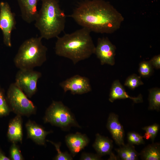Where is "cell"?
<instances>
[{
    "label": "cell",
    "mask_w": 160,
    "mask_h": 160,
    "mask_svg": "<svg viewBox=\"0 0 160 160\" xmlns=\"http://www.w3.org/2000/svg\"><path fill=\"white\" fill-rule=\"evenodd\" d=\"M79 25L91 32L112 33L124 20L113 6L103 0H86L80 3L70 15Z\"/></svg>",
    "instance_id": "6da1fadb"
},
{
    "label": "cell",
    "mask_w": 160,
    "mask_h": 160,
    "mask_svg": "<svg viewBox=\"0 0 160 160\" xmlns=\"http://www.w3.org/2000/svg\"><path fill=\"white\" fill-rule=\"evenodd\" d=\"M91 32L83 27L71 33L58 36L55 46L56 54L70 59L74 64L89 58L94 54L95 47Z\"/></svg>",
    "instance_id": "7a4b0ae2"
},
{
    "label": "cell",
    "mask_w": 160,
    "mask_h": 160,
    "mask_svg": "<svg viewBox=\"0 0 160 160\" xmlns=\"http://www.w3.org/2000/svg\"><path fill=\"white\" fill-rule=\"evenodd\" d=\"M35 25L40 36L48 40L58 36L64 30L66 16L57 0H42Z\"/></svg>",
    "instance_id": "3957f363"
},
{
    "label": "cell",
    "mask_w": 160,
    "mask_h": 160,
    "mask_svg": "<svg viewBox=\"0 0 160 160\" xmlns=\"http://www.w3.org/2000/svg\"><path fill=\"white\" fill-rule=\"evenodd\" d=\"M42 38L33 37L24 41L14 59L15 66L19 69H33L41 66L47 59V48L42 42Z\"/></svg>",
    "instance_id": "277c9868"
},
{
    "label": "cell",
    "mask_w": 160,
    "mask_h": 160,
    "mask_svg": "<svg viewBox=\"0 0 160 160\" xmlns=\"http://www.w3.org/2000/svg\"><path fill=\"white\" fill-rule=\"evenodd\" d=\"M43 119L45 123H49L64 131L72 127L81 128L70 109L61 101H53L47 109Z\"/></svg>",
    "instance_id": "5b68a950"
},
{
    "label": "cell",
    "mask_w": 160,
    "mask_h": 160,
    "mask_svg": "<svg viewBox=\"0 0 160 160\" xmlns=\"http://www.w3.org/2000/svg\"><path fill=\"white\" fill-rule=\"evenodd\" d=\"M6 97L11 111L16 115L29 116L36 113V106L15 83L10 85Z\"/></svg>",
    "instance_id": "8992f818"
},
{
    "label": "cell",
    "mask_w": 160,
    "mask_h": 160,
    "mask_svg": "<svg viewBox=\"0 0 160 160\" xmlns=\"http://www.w3.org/2000/svg\"><path fill=\"white\" fill-rule=\"evenodd\" d=\"M41 73L33 69H19L17 73L15 83L29 98L37 91V83Z\"/></svg>",
    "instance_id": "52a82bcc"
},
{
    "label": "cell",
    "mask_w": 160,
    "mask_h": 160,
    "mask_svg": "<svg viewBox=\"0 0 160 160\" xmlns=\"http://www.w3.org/2000/svg\"><path fill=\"white\" fill-rule=\"evenodd\" d=\"M15 14L12 11L9 3L5 1L0 2V29L3 36V42L7 47L12 46V33L16 27Z\"/></svg>",
    "instance_id": "ba28073f"
},
{
    "label": "cell",
    "mask_w": 160,
    "mask_h": 160,
    "mask_svg": "<svg viewBox=\"0 0 160 160\" xmlns=\"http://www.w3.org/2000/svg\"><path fill=\"white\" fill-rule=\"evenodd\" d=\"M60 86L66 92L70 91L73 95H81L92 90L89 79L79 75H75L60 83Z\"/></svg>",
    "instance_id": "9c48e42d"
},
{
    "label": "cell",
    "mask_w": 160,
    "mask_h": 160,
    "mask_svg": "<svg viewBox=\"0 0 160 160\" xmlns=\"http://www.w3.org/2000/svg\"><path fill=\"white\" fill-rule=\"evenodd\" d=\"M116 49L115 46L108 37L99 38L94 54L100 60L101 65L107 64L113 65L115 63Z\"/></svg>",
    "instance_id": "30bf717a"
},
{
    "label": "cell",
    "mask_w": 160,
    "mask_h": 160,
    "mask_svg": "<svg viewBox=\"0 0 160 160\" xmlns=\"http://www.w3.org/2000/svg\"><path fill=\"white\" fill-rule=\"evenodd\" d=\"M89 141L86 135L79 132L68 134L65 137V143L73 157L84 149Z\"/></svg>",
    "instance_id": "8fae6325"
},
{
    "label": "cell",
    "mask_w": 160,
    "mask_h": 160,
    "mask_svg": "<svg viewBox=\"0 0 160 160\" xmlns=\"http://www.w3.org/2000/svg\"><path fill=\"white\" fill-rule=\"evenodd\" d=\"M106 127L116 144L120 146L124 144V130L117 115L113 113L109 114Z\"/></svg>",
    "instance_id": "7c38bea8"
},
{
    "label": "cell",
    "mask_w": 160,
    "mask_h": 160,
    "mask_svg": "<svg viewBox=\"0 0 160 160\" xmlns=\"http://www.w3.org/2000/svg\"><path fill=\"white\" fill-rule=\"evenodd\" d=\"M27 137L37 144L45 145L47 136L52 131H46L41 126L34 121L28 120L25 124Z\"/></svg>",
    "instance_id": "4fadbf2b"
},
{
    "label": "cell",
    "mask_w": 160,
    "mask_h": 160,
    "mask_svg": "<svg viewBox=\"0 0 160 160\" xmlns=\"http://www.w3.org/2000/svg\"><path fill=\"white\" fill-rule=\"evenodd\" d=\"M42 0H17L22 19L31 23L35 21L37 15V4Z\"/></svg>",
    "instance_id": "5bb4252c"
},
{
    "label": "cell",
    "mask_w": 160,
    "mask_h": 160,
    "mask_svg": "<svg viewBox=\"0 0 160 160\" xmlns=\"http://www.w3.org/2000/svg\"><path fill=\"white\" fill-rule=\"evenodd\" d=\"M126 98H129L135 103H141L143 101L141 95H139L136 97H133L129 96L119 81L118 80L114 81L111 87L109 95V101L112 103L117 99Z\"/></svg>",
    "instance_id": "9a60e30c"
},
{
    "label": "cell",
    "mask_w": 160,
    "mask_h": 160,
    "mask_svg": "<svg viewBox=\"0 0 160 160\" xmlns=\"http://www.w3.org/2000/svg\"><path fill=\"white\" fill-rule=\"evenodd\" d=\"M7 135L9 140L12 143H22L23 132L21 116L17 115L10 121Z\"/></svg>",
    "instance_id": "2e32d148"
},
{
    "label": "cell",
    "mask_w": 160,
    "mask_h": 160,
    "mask_svg": "<svg viewBox=\"0 0 160 160\" xmlns=\"http://www.w3.org/2000/svg\"><path fill=\"white\" fill-rule=\"evenodd\" d=\"M92 146L97 154L100 156L110 155L112 153L113 141L108 137L97 133Z\"/></svg>",
    "instance_id": "e0dca14e"
},
{
    "label": "cell",
    "mask_w": 160,
    "mask_h": 160,
    "mask_svg": "<svg viewBox=\"0 0 160 160\" xmlns=\"http://www.w3.org/2000/svg\"><path fill=\"white\" fill-rule=\"evenodd\" d=\"M139 156L141 159L143 160H159L160 143L153 142L148 144L141 151Z\"/></svg>",
    "instance_id": "ac0fdd59"
},
{
    "label": "cell",
    "mask_w": 160,
    "mask_h": 160,
    "mask_svg": "<svg viewBox=\"0 0 160 160\" xmlns=\"http://www.w3.org/2000/svg\"><path fill=\"white\" fill-rule=\"evenodd\" d=\"M120 146L115 149L119 158L123 160L138 159L139 153L136 151L133 145L128 143Z\"/></svg>",
    "instance_id": "d6986e66"
},
{
    "label": "cell",
    "mask_w": 160,
    "mask_h": 160,
    "mask_svg": "<svg viewBox=\"0 0 160 160\" xmlns=\"http://www.w3.org/2000/svg\"><path fill=\"white\" fill-rule=\"evenodd\" d=\"M150 110L159 111L160 108V89L158 88H153L149 92L148 97Z\"/></svg>",
    "instance_id": "ffe728a7"
},
{
    "label": "cell",
    "mask_w": 160,
    "mask_h": 160,
    "mask_svg": "<svg viewBox=\"0 0 160 160\" xmlns=\"http://www.w3.org/2000/svg\"><path fill=\"white\" fill-rule=\"evenodd\" d=\"M10 111L4 90L0 87V116L7 115Z\"/></svg>",
    "instance_id": "44dd1931"
},
{
    "label": "cell",
    "mask_w": 160,
    "mask_h": 160,
    "mask_svg": "<svg viewBox=\"0 0 160 160\" xmlns=\"http://www.w3.org/2000/svg\"><path fill=\"white\" fill-rule=\"evenodd\" d=\"M159 126L157 124H154L151 125L144 127L142 129L145 131L143 138L146 140L151 139L153 142L159 130Z\"/></svg>",
    "instance_id": "7402d4cb"
},
{
    "label": "cell",
    "mask_w": 160,
    "mask_h": 160,
    "mask_svg": "<svg viewBox=\"0 0 160 160\" xmlns=\"http://www.w3.org/2000/svg\"><path fill=\"white\" fill-rule=\"evenodd\" d=\"M143 84L140 76L134 74L130 76L127 79L124 85L130 89H134Z\"/></svg>",
    "instance_id": "603a6c76"
},
{
    "label": "cell",
    "mask_w": 160,
    "mask_h": 160,
    "mask_svg": "<svg viewBox=\"0 0 160 160\" xmlns=\"http://www.w3.org/2000/svg\"><path fill=\"white\" fill-rule=\"evenodd\" d=\"M46 141L49 142L53 144L55 147L57 151V155L54 158L55 160H72L73 159L72 156L71 154H69L67 152H62L60 150V147L61 143H55L51 141L46 140Z\"/></svg>",
    "instance_id": "cb8c5ba5"
},
{
    "label": "cell",
    "mask_w": 160,
    "mask_h": 160,
    "mask_svg": "<svg viewBox=\"0 0 160 160\" xmlns=\"http://www.w3.org/2000/svg\"><path fill=\"white\" fill-rule=\"evenodd\" d=\"M153 67L149 61H143L139 64L138 71L140 76L149 77L153 71Z\"/></svg>",
    "instance_id": "d4e9b609"
},
{
    "label": "cell",
    "mask_w": 160,
    "mask_h": 160,
    "mask_svg": "<svg viewBox=\"0 0 160 160\" xmlns=\"http://www.w3.org/2000/svg\"><path fill=\"white\" fill-rule=\"evenodd\" d=\"M127 138L128 143L132 145H140L145 143L143 136L135 132H128Z\"/></svg>",
    "instance_id": "484cf974"
},
{
    "label": "cell",
    "mask_w": 160,
    "mask_h": 160,
    "mask_svg": "<svg viewBox=\"0 0 160 160\" xmlns=\"http://www.w3.org/2000/svg\"><path fill=\"white\" fill-rule=\"evenodd\" d=\"M10 159L12 160H23V158L18 146L13 143L10 149Z\"/></svg>",
    "instance_id": "4316f807"
},
{
    "label": "cell",
    "mask_w": 160,
    "mask_h": 160,
    "mask_svg": "<svg viewBox=\"0 0 160 160\" xmlns=\"http://www.w3.org/2000/svg\"><path fill=\"white\" fill-rule=\"evenodd\" d=\"M81 160H99L101 156L97 154L83 152L82 153L80 159Z\"/></svg>",
    "instance_id": "83f0119b"
},
{
    "label": "cell",
    "mask_w": 160,
    "mask_h": 160,
    "mask_svg": "<svg viewBox=\"0 0 160 160\" xmlns=\"http://www.w3.org/2000/svg\"><path fill=\"white\" fill-rule=\"evenodd\" d=\"M153 67L156 69L160 68V55H158L154 56L149 61Z\"/></svg>",
    "instance_id": "f1b7e54d"
},
{
    "label": "cell",
    "mask_w": 160,
    "mask_h": 160,
    "mask_svg": "<svg viewBox=\"0 0 160 160\" xmlns=\"http://www.w3.org/2000/svg\"><path fill=\"white\" fill-rule=\"evenodd\" d=\"M10 159L7 157L0 150V160H10Z\"/></svg>",
    "instance_id": "f546056e"
}]
</instances>
